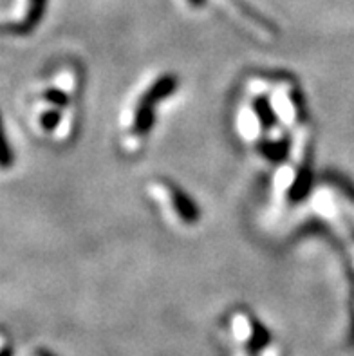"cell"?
I'll return each mask as SVG.
<instances>
[{
  "label": "cell",
  "instance_id": "1",
  "mask_svg": "<svg viewBox=\"0 0 354 356\" xmlns=\"http://www.w3.org/2000/svg\"><path fill=\"white\" fill-rule=\"evenodd\" d=\"M179 80L172 72H163L148 81L143 90H139L121 114V149L134 156L141 152L148 136L156 123V107L177 90Z\"/></svg>",
  "mask_w": 354,
  "mask_h": 356
},
{
  "label": "cell",
  "instance_id": "2",
  "mask_svg": "<svg viewBox=\"0 0 354 356\" xmlns=\"http://www.w3.org/2000/svg\"><path fill=\"white\" fill-rule=\"evenodd\" d=\"M145 190H147L150 201H154L157 207L161 208L166 219L174 225L190 228V226L198 225L199 219H201L198 204L193 203L192 197L184 190H181L172 181L156 177V179L148 181L145 185Z\"/></svg>",
  "mask_w": 354,
  "mask_h": 356
},
{
  "label": "cell",
  "instance_id": "3",
  "mask_svg": "<svg viewBox=\"0 0 354 356\" xmlns=\"http://www.w3.org/2000/svg\"><path fill=\"white\" fill-rule=\"evenodd\" d=\"M225 2L230 8L234 9V13L241 18L242 22L248 24V27H250L251 31L257 33V35L262 36V38H266V40H273V38H277V26H275L268 17H264V15L260 13V11H257L250 2H246V0H225Z\"/></svg>",
  "mask_w": 354,
  "mask_h": 356
},
{
  "label": "cell",
  "instance_id": "4",
  "mask_svg": "<svg viewBox=\"0 0 354 356\" xmlns=\"http://www.w3.org/2000/svg\"><path fill=\"white\" fill-rule=\"evenodd\" d=\"M45 9H47V0H26L24 13L13 22L4 24V29L13 35H27L42 22Z\"/></svg>",
  "mask_w": 354,
  "mask_h": 356
},
{
  "label": "cell",
  "instance_id": "5",
  "mask_svg": "<svg viewBox=\"0 0 354 356\" xmlns=\"http://www.w3.org/2000/svg\"><path fill=\"white\" fill-rule=\"evenodd\" d=\"M186 2V6H188L190 9H201L207 6L208 0H184Z\"/></svg>",
  "mask_w": 354,
  "mask_h": 356
},
{
  "label": "cell",
  "instance_id": "6",
  "mask_svg": "<svg viewBox=\"0 0 354 356\" xmlns=\"http://www.w3.org/2000/svg\"><path fill=\"white\" fill-rule=\"evenodd\" d=\"M36 356H51V355H49V353H47V351H40Z\"/></svg>",
  "mask_w": 354,
  "mask_h": 356
}]
</instances>
